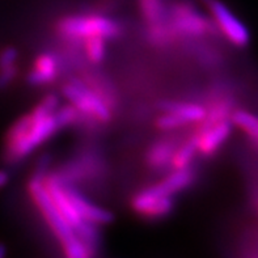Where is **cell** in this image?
<instances>
[{"mask_svg":"<svg viewBox=\"0 0 258 258\" xmlns=\"http://www.w3.org/2000/svg\"><path fill=\"white\" fill-rule=\"evenodd\" d=\"M55 32L64 42L80 45L89 37L115 39L122 36L123 28L117 20L104 15H71L56 21Z\"/></svg>","mask_w":258,"mask_h":258,"instance_id":"obj_1","label":"cell"},{"mask_svg":"<svg viewBox=\"0 0 258 258\" xmlns=\"http://www.w3.org/2000/svg\"><path fill=\"white\" fill-rule=\"evenodd\" d=\"M59 182L71 186L102 180L106 173L104 157L95 148H84L78 156L66 161L54 172H50Z\"/></svg>","mask_w":258,"mask_h":258,"instance_id":"obj_2","label":"cell"},{"mask_svg":"<svg viewBox=\"0 0 258 258\" xmlns=\"http://www.w3.org/2000/svg\"><path fill=\"white\" fill-rule=\"evenodd\" d=\"M168 21L180 38H201L218 32L215 23L203 16L197 7L187 0H177L170 4Z\"/></svg>","mask_w":258,"mask_h":258,"instance_id":"obj_3","label":"cell"},{"mask_svg":"<svg viewBox=\"0 0 258 258\" xmlns=\"http://www.w3.org/2000/svg\"><path fill=\"white\" fill-rule=\"evenodd\" d=\"M28 193L59 241L64 244L75 237L72 227L66 222L62 214L56 209L55 203L52 202L51 197L47 193L43 185V178L33 176L28 182Z\"/></svg>","mask_w":258,"mask_h":258,"instance_id":"obj_4","label":"cell"},{"mask_svg":"<svg viewBox=\"0 0 258 258\" xmlns=\"http://www.w3.org/2000/svg\"><path fill=\"white\" fill-rule=\"evenodd\" d=\"M62 93L70 104L74 105L83 114L93 118L101 124H106L111 121L113 111L79 79V76L71 78L63 84Z\"/></svg>","mask_w":258,"mask_h":258,"instance_id":"obj_5","label":"cell"},{"mask_svg":"<svg viewBox=\"0 0 258 258\" xmlns=\"http://www.w3.org/2000/svg\"><path fill=\"white\" fill-rule=\"evenodd\" d=\"M58 130L59 128L52 115L41 118V119H34L32 127L19 142L12 146L4 147V161L8 164L20 163L26 156H29L41 144L49 141Z\"/></svg>","mask_w":258,"mask_h":258,"instance_id":"obj_6","label":"cell"},{"mask_svg":"<svg viewBox=\"0 0 258 258\" xmlns=\"http://www.w3.org/2000/svg\"><path fill=\"white\" fill-rule=\"evenodd\" d=\"M131 207L138 215L146 219H163L173 211L174 197L163 194L155 185H151L133 197Z\"/></svg>","mask_w":258,"mask_h":258,"instance_id":"obj_7","label":"cell"},{"mask_svg":"<svg viewBox=\"0 0 258 258\" xmlns=\"http://www.w3.org/2000/svg\"><path fill=\"white\" fill-rule=\"evenodd\" d=\"M209 10L214 19L216 28L222 34L228 39L232 45L237 47H244L249 43V30L241 20L233 15L226 4H223L219 0H211L209 2Z\"/></svg>","mask_w":258,"mask_h":258,"instance_id":"obj_8","label":"cell"},{"mask_svg":"<svg viewBox=\"0 0 258 258\" xmlns=\"http://www.w3.org/2000/svg\"><path fill=\"white\" fill-rule=\"evenodd\" d=\"M232 131V122L231 119L218 122L211 124L209 127L194 128L191 137L194 138L197 146V152L205 157H210L215 155L220 150L223 144L226 143L227 139Z\"/></svg>","mask_w":258,"mask_h":258,"instance_id":"obj_9","label":"cell"},{"mask_svg":"<svg viewBox=\"0 0 258 258\" xmlns=\"http://www.w3.org/2000/svg\"><path fill=\"white\" fill-rule=\"evenodd\" d=\"M62 185L66 194H67V197L71 201L72 206H74V209L76 210V213L79 214V216L83 220L93 223L96 226H105V224H110L113 222L114 215L109 210L91 202L80 190L76 189V186L64 185V183H62Z\"/></svg>","mask_w":258,"mask_h":258,"instance_id":"obj_10","label":"cell"},{"mask_svg":"<svg viewBox=\"0 0 258 258\" xmlns=\"http://www.w3.org/2000/svg\"><path fill=\"white\" fill-rule=\"evenodd\" d=\"M178 144L180 141L169 137L160 138L151 143L144 155V161L148 169L156 173H164L170 169V161Z\"/></svg>","mask_w":258,"mask_h":258,"instance_id":"obj_11","label":"cell"},{"mask_svg":"<svg viewBox=\"0 0 258 258\" xmlns=\"http://www.w3.org/2000/svg\"><path fill=\"white\" fill-rule=\"evenodd\" d=\"M79 79L84 83L97 97H100L104 101V104L110 109L111 111L117 108L118 97L117 91H115L113 83L109 80L106 75L97 70L85 69L80 71Z\"/></svg>","mask_w":258,"mask_h":258,"instance_id":"obj_12","label":"cell"},{"mask_svg":"<svg viewBox=\"0 0 258 258\" xmlns=\"http://www.w3.org/2000/svg\"><path fill=\"white\" fill-rule=\"evenodd\" d=\"M60 60L52 52H42L33 63V69L28 72L26 80L30 85L50 84L59 76Z\"/></svg>","mask_w":258,"mask_h":258,"instance_id":"obj_13","label":"cell"},{"mask_svg":"<svg viewBox=\"0 0 258 258\" xmlns=\"http://www.w3.org/2000/svg\"><path fill=\"white\" fill-rule=\"evenodd\" d=\"M197 180V172L193 167L183 169H172L160 182L154 183L157 190L163 194L174 197L176 194L189 189Z\"/></svg>","mask_w":258,"mask_h":258,"instance_id":"obj_14","label":"cell"},{"mask_svg":"<svg viewBox=\"0 0 258 258\" xmlns=\"http://www.w3.org/2000/svg\"><path fill=\"white\" fill-rule=\"evenodd\" d=\"M161 111L173 113L180 117L186 124L200 123L206 117V106L197 102L177 101V100H164L159 104Z\"/></svg>","mask_w":258,"mask_h":258,"instance_id":"obj_15","label":"cell"},{"mask_svg":"<svg viewBox=\"0 0 258 258\" xmlns=\"http://www.w3.org/2000/svg\"><path fill=\"white\" fill-rule=\"evenodd\" d=\"M146 30V37H147L148 43H151L155 47H168V46L176 43L180 36L177 34L176 30L172 28L169 21H164V23L154 24V25H147Z\"/></svg>","mask_w":258,"mask_h":258,"instance_id":"obj_16","label":"cell"},{"mask_svg":"<svg viewBox=\"0 0 258 258\" xmlns=\"http://www.w3.org/2000/svg\"><path fill=\"white\" fill-rule=\"evenodd\" d=\"M138 7L147 25L164 23L168 20L169 6L165 0H138Z\"/></svg>","mask_w":258,"mask_h":258,"instance_id":"obj_17","label":"cell"},{"mask_svg":"<svg viewBox=\"0 0 258 258\" xmlns=\"http://www.w3.org/2000/svg\"><path fill=\"white\" fill-rule=\"evenodd\" d=\"M197 146L193 137H189L186 141L181 142L174 151L172 161H170V169H183V168L191 167L194 159H196Z\"/></svg>","mask_w":258,"mask_h":258,"instance_id":"obj_18","label":"cell"},{"mask_svg":"<svg viewBox=\"0 0 258 258\" xmlns=\"http://www.w3.org/2000/svg\"><path fill=\"white\" fill-rule=\"evenodd\" d=\"M232 124L246 135L258 147V117L245 110H235L229 117Z\"/></svg>","mask_w":258,"mask_h":258,"instance_id":"obj_19","label":"cell"},{"mask_svg":"<svg viewBox=\"0 0 258 258\" xmlns=\"http://www.w3.org/2000/svg\"><path fill=\"white\" fill-rule=\"evenodd\" d=\"M84 56L91 64H100L106 58V39L101 37H89L82 42Z\"/></svg>","mask_w":258,"mask_h":258,"instance_id":"obj_20","label":"cell"},{"mask_svg":"<svg viewBox=\"0 0 258 258\" xmlns=\"http://www.w3.org/2000/svg\"><path fill=\"white\" fill-rule=\"evenodd\" d=\"M33 122H34V118L32 117L30 113L28 114H24L13 122L12 126L8 128V131L6 133V137H4V147H8V146H12L16 142H19L24 135L29 131V128L32 127Z\"/></svg>","mask_w":258,"mask_h":258,"instance_id":"obj_21","label":"cell"},{"mask_svg":"<svg viewBox=\"0 0 258 258\" xmlns=\"http://www.w3.org/2000/svg\"><path fill=\"white\" fill-rule=\"evenodd\" d=\"M60 105V100H59V96L54 95V93H49L46 95L45 97L38 102V104L32 109L30 114L34 119H41V118L49 117L55 113L56 109L59 108Z\"/></svg>","mask_w":258,"mask_h":258,"instance_id":"obj_22","label":"cell"},{"mask_svg":"<svg viewBox=\"0 0 258 258\" xmlns=\"http://www.w3.org/2000/svg\"><path fill=\"white\" fill-rule=\"evenodd\" d=\"M52 117L55 119L58 128L60 130V128L70 127V126H75L79 118V110L72 104L59 105V108L52 114Z\"/></svg>","mask_w":258,"mask_h":258,"instance_id":"obj_23","label":"cell"},{"mask_svg":"<svg viewBox=\"0 0 258 258\" xmlns=\"http://www.w3.org/2000/svg\"><path fill=\"white\" fill-rule=\"evenodd\" d=\"M155 126L159 130L165 131V133H170V131L178 130V128L186 126V123L181 119L180 117H177L173 113H168V111H163V114L160 117L156 118L155 121Z\"/></svg>","mask_w":258,"mask_h":258,"instance_id":"obj_24","label":"cell"},{"mask_svg":"<svg viewBox=\"0 0 258 258\" xmlns=\"http://www.w3.org/2000/svg\"><path fill=\"white\" fill-rule=\"evenodd\" d=\"M17 75H19V67L16 63L0 69V89L8 87L17 78Z\"/></svg>","mask_w":258,"mask_h":258,"instance_id":"obj_25","label":"cell"},{"mask_svg":"<svg viewBox=\"0 0 258 258\" xmlns=\"http://www.w3.org/2000/svg\"><path fill=\"white\" fill-rule=\"evenodd\" d=\"M19 58V51L15 47H6L0 51V69L15 64Z\"/></svg>","mask_w":258,"mask_h":258,"instance_id":"obj_26","label":"cell"},{"mask_svg":"<svg viewBox=\"0 0 258 258\" xmlns=\"http://www.w3.org/2000/svg\"><path fill=\"white\" fill-rule=\"evenodd\" d=\"M10 181V173L7 170L0 169V189H3L7 183Z\"/></svg>","mask_w":258,"mask_h":258,"instance_id":"obj_27","label":"cell"},{"mask_svg":"<svg viewBox=\"0 0 258 258\" xmlns=\"http://www.w3.org/2000/svg\"><path fill=\"white\" fill-rule=\"evenodd\" d=\"M7 254V250H6V246L3 244H0V258H6Z\"/></svg>","mask_w":258,"mask_h":258,"instance_id":"obj_28","label":"cell"},{"mask_svg":"<svg viewBox=\"0 0 258 258\" xmlns=\"http://www.w3.org/2000/svg\"><path fill=\"white\" fill-rule=\"evenodd\" d=\"M202 2H203V3H209V2H211V0H202Z\"/></svg>","mask_w":258,"mask_h":258,"instance_id":"obj_29","label":"cell"}]
</instances>
